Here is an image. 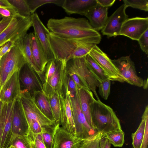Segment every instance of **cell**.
<instances>
[{"mask_svg":"<svg viewBox=\"0 0 148 148\" xmlns=\"http://www.w3.org/2000/svg\"><path fill=\"white\" fill-rule=\"evenodd\" d=\"M47 28L55 36L69 40H80L97 45L101 40L100 34L94 29L84 18L66 16L61 19H50Z\"/></svg>","mask_w":148,"mask_h":148,"instance_id":"cell-1","label":"cell"},{"mask_svg":"<svg viewBox=\"0 0 148 148\" xmlns=\"http://www.w3.org/2000/svg\"><path fill=\"white\" fill-rule=\"evenodd\" d=\"M48 38L55 58L66 62L86 56L95 45L82 40L60 38L50 32Z\"/></svg>","mask_w":148,"mask_h":148,"instance_id":"cell-2","label":"cell"},{"mask_svg":"<svg viewBox=\"0 0 148 148\" xmlns=\"http://www.w3.org/2000/svg\"><path fill=\"white\" fill-rule=\"evenodd\" d=\"M92 120L95 129L103 136L122 130L119 120L110 106L95 99L90 106Z\"/></svg>","mask_w":148,"mask_h":148,"instance_id":"cell-3","label":"cell"},{"mask_svg":"<svg viewBox=\"0 0 148 148\" xmlns=\"http://www.w3.org/2000/svg\"><path fill=\"white\" fill-rule=\"evenodd\" d=\"M15 43L10 51L0 60V84L1 88L15 73L20 71L27 63L20 47L17 43Z\"/></svg>","mask_w":148,"mask_h":148,"instance_id":"cell-4","label":"cell"},{"mask_svg":"<svg viewBox=\"0 0 148 148\" xmlns=\"http://www.w3.org/2000/svg\"><path fill=\"white\" fill-rule=\"evenodd\" d=\"M32 26L31 17L26 18L19 15L14 16L8 25L0 35V47L8 41L15 43L23 38Z\"/></svg>","mask_w":148,"mask_h":148,"instance_id":"cell-5","label":"cell"},{"mask_svg":"<svg viewBox=\"0 0 148 148\" xmlns=\"http://www.w3.org/2000/svg\"><path fill=\"white\" fill-rule=\"evenodd\" d=\"M19 97L28 124L34 120L38 121L43 127L56 125V123L50 120L40 111L27 90H21Z\"/></svg>","mask_w":148,"mask_h":148,"instance_id":"cell-6","label":"cell"},{"mask_svg":"<svg viewBox=\"0 0 148 148\" xmlns=\"http://www.w3.org/2000/svg\"><path fill=\"white\" fill-rule=\"evenodd\" d=\"M85 56L67 61L66 65L67 73L68 74H75L80 77L85 82L89 90L94 94L97 100L100 101L96 90L99 82L87 67Z\"/></svg>","mask_w":148,"mask_h":148,"instance_id":"cell-7","label":"cell"},{"mask_svg":"<svg viewBox=\"0 0 148 148\" xmlns=\"http://www.w3.org/2000/svg\"><path fill=\"white\" fill-rule=\"evenodd\" d=\"M70 99L75 128V136L84 139L92 136L97 132L89 124L82 112L80 107L78 93L76 96L70 97Z\"/></svg>","mask_w":148,"mask_h":148,"instance_id":"cell-8","label":"cell"},{"mask_svg":"<svg viewBox=\"0 0 148 148\" xmlns=\"http://www.w3.org/2000/svg\"><path fill=\"white\" fill-rule=\"evenodd\" d=\"M16 100L4 104L0 115V148H9L11 146L12 123Z\"/></svg>","mask_w":148,"mask_h":148,"instance_id":"cell-9","label":"cell"},{"mask_svg":"<svg viewBox=\"0 0 148 148\" xmlns=\"http://www.w3.org/2000/svg\"><path fill=\"white\" fill-rule=\"evenodd\" d=\"M88 54L103 70L110 80L126 82L125 79L111 60L97 45L93 47Z\"/></svg>","mask_w":148,"mask_h":148,"instance_id":"cell-10","label":"cell"},{"mask_svg":"<svg viewBox=\"0 0 148 148\" xmlns=\"http://www.w3.org/2000/svg\"><path fill=\"white\" fill-rule=\"evenodd\" d=\"M111 60L125 79L126 82L139 87L143 86L144 80L138 76L134 64L130 56H123Z\"/></svg>","mask_w":148,"mask_h":148,"instance_id":"cell-11","label":"cell"},{"mask_svg":"<svg viewBox=\"0 0 148 148\" xmlns=\"http://www.w3.org/2000/svg\"><path fill=\"white\" fill-rule=\"evenodd\" d=\"M59 92L61 105V112L60 122L62 127L65 130L75 136V128L71 108L70 99L66 88Z\"/></svg>","mask_w":148,"mask_h":148,"instance_id":"cell-12","label":"cell"},{"mask_svg":"<svg viewBox=\"0 0 148 148\" xmlns=\"http://www.w3.org/2000/svg\"><path fill=\"white\" fill-rule=\"evenodd\" d=\"M148 29V18L135 17L128 18L123 24L120 35L137 40Z\"/></svg>","mask_w":148,"mask_h":148,"instance_id":"cell-13","label":"cell"},{"mask_svg":"<svg viewBox=\"0 0 148 148\" xmlns=\"http://www.w3.org/2000/svg\"><path fill=\"white\" fill-rule=\"evenodd\" d=\"M126 8L123 4L108 17L106 25L101 29V32L103 35L109 37H115L120 35L123 24L128 18L125 12Z\"/></svg>","mask_w":148,"mask_h":148,"instance_id":"cell-14","label":"cell"},{"mask_svg":"<svg viewBox=\"0 0 148 148\" xmlns=\"http://www.w3.org/2000/svg\"><path fill=\"white\" fill-rule=\"evenodd\" d=\"M55 59L56 66L54 74L49 84L42 86L43 91L48 98L56 91H63L64 81L67 73L66 62Z\"/></svg>","mask_w":148,"mask_h":148,"instance_id":"cell-15","label":"cell"},{"mask_svg":"<svg viewBox=\"0 0 148 148\" xmlns=\"http://www.w3.org/2000/svg\"><path fill=\"white\" fill-rule=\"evenodd\" d=\"M84 140L65 130L58 123L54 130L53 148H79Z\"/></svg>","mask_w":148,"mask_h":148,"instance_id":"cell-16","label":"cell"},{"mask_svg":"<svg viewBox=\"0 0 148 148\" xmlns=\"http://www.w3.org/2000/svg\"><path fill=\"white\" fill-rule=\"evenodd\" d=\"M34 34L37 36L46 55L48 61L55 58L49 42L48 36L50 32L42 22L37 14L32 15Z\"/></svg>","mask_w":148,"mask_h":148,"instance_id":"cell-17","label":"cell"},{"mask_svg":"<svg viewBox=\"0 0 148 148\" xmlns=\"http://www.w3.org/2000/svg\"><path fill=\"white\" fill-rule=\"evenodd\" d=\"M28 125L20 98L15 101L12 123V136L27 135L29 133Z\"/></svg>","mask_w":148,"mask_h":148,"instance_id":"cell-18","label":"cell"},{"mask_svg":"<svg viewBox=\"0 0 148 148\" xmlns=\"http://www.w3.org/2000/svg\"><path fill=\"white\" fill-rule=\"evenodd\" d=\"M20 71L15 73L2 87L0 99L3 104L13 101L20 96Z\"/></svg>","mask_w":148,"mask_h":148,"instance_id":"cell-19","label":"cell"},{"mask_svg":"<svg viewBox=\"0 0 148 148\" xmlns=\"http://www.w3.org/2000/svg\"><path fill=\"white\" fill-rule=\"evenodd\" d=\"M19 79L25 89L27 90L31 95L35 91L42 90V83L27 63L24 64L20 70Z\"/></svg>","mask_w":148,"mask_h":148,"instance_id":"cell-20","label":"cell"},{"mask_svg":"<svg viewBox=\"0 0 148 148\" xmlns=\"http://www.w3.org/2000/svg\"><path fill=\"white\" fill-rule=\"evenodd\" d=\"M108 9L97 3L85 15L88 18L92 27L97 31L101 30L106 24L108 18Z\"/></svg>","mask_w":148,"mask_h":148,"instance_id":"cell-21","label":"cell"},{"mask_svg":"<svg viewBox=\"0 0 148 148\" xmlns=\"http://www.w3.org/2000/svg\"><path fill=\"white\" fill-rule=\"evenodd\" d=\"M97 4L96 0H65L62 7L68 14H77L85 16Z\"/></svg>","mask_w":148,"mask_h":148,"instance_id":"cell-22","label":"cell"},{"mask_svg":"<svg viewBox=\"0 0 148 148\" xmlns=\"http://www.w3.org/2000/svg\"><path fill=\"white\" fill-rule=\"evenodd\" d=\"M30 45L34 61L37 68L44 75L48 60L37 36L33 33L31 38Z\"/></svg>","mask_w":148,"mask_h":148,"instance_id":"cell-23","label":"cell"},{"mask_svg":"<svg viewBox=\"0 0 148 148\" xmlns=\"http://www.w3.org/2000/svg\"><path fill=\"white\" fill-rule=\"evenodd\" d=\"M32 33L27 34L21 39L15 43H17L21 48L27 63L36 73L42 84L44 82L43 75L37 68L33 59L31 48V40Z\"/></svg>","mask_w":148,"mask_h":148,"instance_id":"cell-24","label":"cell"},{"mask_svg":"<svg viewBox=\"0 0 148 148\" xmlns=\"http://www.w3.org/2000/svg\"><path fill=\"white\" fill-rule=\"evenodd\" d=\"M78 90L81 110L88 123L95 130L92 120L90 112V106L95 99L92 92L89 90L85 88L80 89Z\"/></svg>","mask_w":148,"mask_h":148,"instance_id":"cell-25","label":"cell"},{"mask_svg":"<svg viewBox=\"0 0 148 148\" xmlns=\"http://www.w3.org/2000/svg\"><path fill=\"white\" fill-rule=\"evenodd\" d=\"M32 95L40 111L49 119L56 122L51 109L49 98L43 91H35Z\"/></svg>","mask_w":148,"mask_h":148,"instance_id":"cell-26","label":"cell"},{"mask_svg":"<svg viewBox=\"0 0 148 148\" xmlns=\"http://www.w3.org/2000/svg\"><path fill=\"white\" fill-rule=\"evenodd\" d=\"M148 119V106L145 107L142 117L141 121L136 131L132 134V145L133 148H140L145 133L146 121Z\"/></svg>","mask_w":148,"mask_h":148,"instance_id":"cell-27","label":"cell"},{"mask_svg":"<svg viewBox=\"0 0 148 148\" xmlns=\"http://www.w3.org/2000/svg\"><path fill=\"white\" fill-rule=\"evenodd\" d=\"M85 60L88 69L99 82L109 79L103 70L88 54L85 56Z\"/></svg>","mask_w":148,"mask_h":148,"instance_id":"cell-28","label":"cell"},{"mask_svg":"<svg viewBox=\"0 0 148 148\" xmlns=\"http://www.w3.org/2000/svg\"><path fill=\"white\" fill-rule=\"evenodd\" d=\"M51 111L56 122L60 123L61 112V105L59 92L56 91L49 98Z\"/></svg>","mask_w":148,"mask_h":148,"instance_id":"cell-29","label":"cell"},{"mask_svg":"<svg viewBox=\"0 0 148 148\" xmlns=\"http://www.w3.org/2000/svg\"><path fill=\"white\" fill-rule=\"evenodd\" d=\"M7 0L19 15L26 18L31 17L32 14L25 0Z\"/></svg>","mask_w":148,"mask_h":148,"instance_id":"cell-30","label":"cell"},{"mask_svg":"<svg viewBox=\"0 0 148 148\" xmlns=\"http://www.w3.org/2000/svg\"><path fill=\"white\" fill-rule=\"evenodd\" d=\"M65 0H25L31 14L40 7L48 3H53L62 7Z\"/></svg>","mask_w":148,"mask_h":148,"instance_id":"cell-31","label":"cell"},{"mask_svg":"<svg viewBox=\"0 0 148 148\" xmlns=\"http://www.w3.org/2000/svg\"><path fill=\"white\" fill-rule=\"evenodd\" d=\"M115 147H122L124 143L125 133L122 130L109 132L104 135Z\"/></svg>","mask_w":148,"mask_h":148,"instance_id":"cell-32","label":"cell"},{"mask_svg":"<svg viewBox=\"0 0 148 148\" xmlns=\"http://www.w3.org/2000/svg\"><path fill=\"white\" fill-rule=\"evenodd\" d=\"M102 133L97 132L92 136L84 139L79 148H99L100 141Z\"/></svg>","mask_w":148,"mask_h":148,"instance_id":"cell-33","label":"cell"},{"mask_svg":"<svg viewBox=\"0 0 148 148\" xmlns=\"http://www.w3.org/2000/svg\"><path fill=\"white\" fill-rule=\"evenodd\" d=\"M56 125L43 127L41 134L43 140L47 148H53V134L54 128Z\"/></svg>","mask_w":148,"mask_h":148,"instance_id":"cell-34","label":"cell"},{"mask_svg":"<svg viewBox=\"0 0 148 148\" xmlns=\"http://www.w3.org/2000/svg\"><path fill=\"white\" fill-rule=\"evenodd\" d=\"M56 66L55 58L48 61L44 73V82L42 86L47 85L49 83L55 71Z\"/></svg>","mask_w":148,"mask_h":148,"instance_id":"cell-35","label":"cell"},{"mask_svg":"<svg viewBox=\"0 0 148 148\" xmlns=\"http://www.w3.org/2000/svg\"><path fill=\"white\" fill-rule=\"evenodd\" d=\"M31 148H47L41 134H34L30 132L27 135Z\"/></svg>","mask_w":148,"mask_h":148,"instance_id":"cell-36","label":"cell"},{"mask_svg":"<svg viewBox=\"0 0 148 148\" xmlns=\"http://www.w3.org/2000/svg\"><path fill=\"white\" fill-rule=\"evenodd\" d=\"M11 146L15 148H31L27 135L12 136Z\"/></svg>","mask_w":148,"mask_h":148,"instance_id":"cell-37","label":"cell"},{"mask_svg":"<svg viewBox=\"0 0 148 148\" xmlns=\"http://www.w3.org/2000/svg\"><path fill=\"white\" fill-rule=\"evenodd\" d=\"M126 8L131 7L145 11H148V0H123Z\"/></svg>","mask_w":148,"mask_h":148,"instance_id":"cell-38","label":"cell"},{"mask_svg":"<svg viewBox=\"0 0 148 148\" xmlns=\"http://www.w3.org/2000/svg\"><path fill=\"white\" fill-rule=\"evenodd\" d=\"M110 85L111 80L109 79L99 82L98 92L101 96L105 100L108 99L110 94Z\"/></svg>","mask_w":148,"mask_h":148,"instance_id":"cell-39","label":"cell"},{"mask_svg":"<svg viewBox=\"0 0 148 148\" xmlns=\"http://www.w3.org/2000/svg\"><path fill=\"white\" fill-rule=\"evenodd\" d=\"M142 51L148 54V29L145 31L138 40Z\"/></svg>","mask_w":148,"mask_h":148,"instance_id":"cell-40","label":"cell"},{"mask_svg":"<svg viewBox=\"0 0 148 148\" xmlns=\"http://www.w3.org/2000/svg\"><path fill=\"white\" fill-rule=\"evenodd\" d=\"M0 14L3 17H11L18 15L14 8L0 7Z\"/></svg>","mask_w":148,"mask_h":148,"instance_id":"cell-41","label":"cell"},{"mask_svg":"<svg viewBox=\"0 0 148 148\" xmlns=\"http://www.w3.org/2000/svg\"><path fill=\"white\" fill-rule=\"evenodd\" d=\"M68 74L71 76L78 90L81 88L89 90L85 82L79 76L75 74L71 73Z\"/></svg>","mask_w":148,"mask_h":148,"instance_id":"cell-42","label":"cell"},{"mask_svg":"<svg viewBox=\"0 0 148 148\" xmlns=\"http://www.w3.org/2000/svg\"><path fill=\"white\" fill-rule=\"evenodd\" d=\"M29 132L34 134L41 133L43 127L37 121H32L28 124Z\"/></svg>","mask_w":148,"mask_h":148,"instance_id":"cell-43","label":"cell"},{"mask_svg":"<svg viewBox=\"0 0 148 148\" xmlns=\"http://www.w3.org/2000/svg\"><path fill=\"white\" fill-rule=\"evenodd\" d=\"M15 45V43L9 41L0 47V58H1L7 53L10 51Z\"/></svg>","mask_w":148,"mask_h":148,"instance_id":"cell-44","label":"cell"},{"mask_svg":"<svg viewBox=\"0 0 148 148\" xmlns=\"http://www.w3.org/2000/svg\"><path fill=\"white\" fill-rule=\"evenodd\" d=\"M13 18H2V19L0 21V35L8 25Z\"/></svg>","mask_w":148,"mask_h":148,"instance_id":"cell-45","label":"cell"},{"mask_svg":"<svg viewBox=\"0 0 148 148\" xmlns=\"http://www.w3.org/2000/svg\"><path fill=\"white\" fill-rule=\"evenodd\" d=\"M148 119L146 121L143 139L140 148H148Z\"/></svg>","mask_w":148,"mask_h":148,"instance_id":"cell-46","label":"cell"},{"mask_svg":"<svg viewBox=\"0 0 148 148\" xmlns=\"http://www.w3.org/2000/svg\"><path fill=\"white\" fill-rule=\"evenodd\" d=\"M111 144L108 138L105 136H103L100 139L99 148H110Z\"/></svg>","mask_w":148,"mask_h":148,"instance_id":"cell-47","label":"cell"},{"mask_svg":"<svg viewBox=\"0 0 148 148\" xmlns=\"http://www.w3.org/2000/svg\"><path fill=\"white\" fill-rule=\"evenodd\" d=\"M98 3L103 7L108 8L112 6L115 1V0H96Z\"/></svg>","mask_w":148,"mask_h":148,"instance_id":"cell-48","label":"cell"},{"mask_svg":"<svg viewBox=\"0 0 148 148\" xmlns=\"http://www.w3.org/2000/svg\"><path fill=\"white\" fill-rule=\"evenodd\" d=\"M0 7L5 8H14L7 0H0Z\"/></svg>","mask_w":148,"mask_h":148,"instance_id":"cell-49","label":"cell"},{"mask_svg":"<svg viewBox=\"0 0 148 148\" xmlns=\"http://www.w3.org/2000/svg\"><path fill=\"white\" fill-rule=\"evenodd\" d=\"M148 78L146 80H144V83L143 86L145 89H147L148 88Z\"/></svg>","mask_w":148,"mask_h":148,"instance_id":"cell-50","label":"cell"},{"mask_svg":"<svg viewBox=\"0 0 148 148\" xmlns=\"http://www.w3.org/2000/svg\"><path fill=\"white\" fill-rule=\"evenodd\" d=\"M4 104L1 101H0V115L1 113Z\"/></svg>","mask_w":148,"mask_h":148,"instance_id":"cell-51","label":"cell"},{"mask_svg":"<svg viewBox=\"0 0 148 148\" xmlns=\"http://www.w3.org/2000/svg\"><path fill=\"white\" fill-rule=\"evenodd\" d=\"M9 148H15L13 146H11Z\"/></svg>","mask_w":148,"mask_h":148,"instance_id":"cell-52","label":"cell"},{"mask_svg":"<svg viewBox=\"0 0 148 148\" xmlns=\"http://www.w3.org/2000/svg\"><path fill=\"white\" fill-rule=\"evenodd\" d=\"M3 18V17L2 16V15L0 14V19L1 18Z\"/></svg>","mask_w":148,"mask_h":148,"instance_id":"cell-53","label":"cell"},{"mask_svg":"<svg viewBox=\"0 0 148 148\" xmlns=\"http://www.w3.org/2000/svg\"><path fill=\"white\" fill-rule=\"evenodd\" d=\"M1 85H0V91L1 90Z\"/></svg>","mask_w":148,"mask_h":148,"instance_id":"cell-54","label":"cell"},{"mask_svg":"<svg viewBox=\"0 0 148 148\" xmlns=\"http://www.w3.org/2000/svg\"><path fill=\"white\" fill-rule=\"evenodd\" d=\"M0 101H1V99H0Z\"/></svg>","mask_w":148,"mask_h":148,"instance_id":"cell-55","label":"cell"},{"mask_svg":"<svg viewBox=\"0 0 148 148\" xmlns=\"http://www.w3.org/2000/svg\"><path fill=\"white\" fill-rule=\"evenodd\" d=\"M1 58H0V59H1Z\"/></svg>","mask_w":148,"mask_h":148,"instance_id":"cell-56","label":"cell"}]
</instances>
